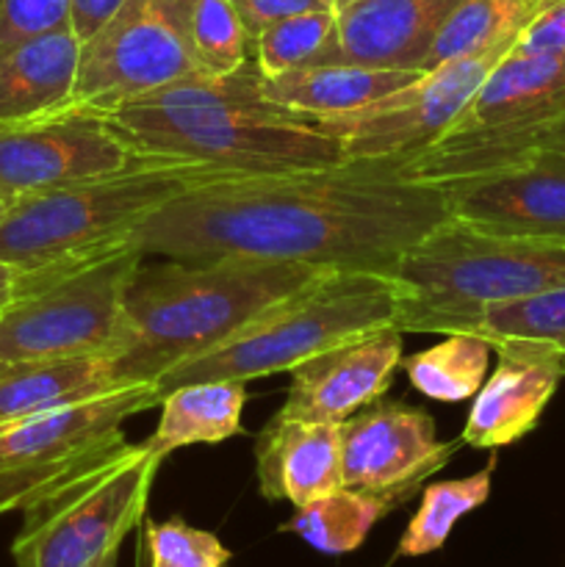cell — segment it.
Here are the masks:
<instances>
[{"mask_svg": "<svg viewBox=\"0 0 565 567\" xmlns=\"http://www.w3.org/2000/svg\"><path fill=\"white\" fill-rule=\"evenodd\" d=\"M443 221L441 188L399 175L397 158H366L205 183L142 221L131 244L144 258L242 255L393 280L404 255Z\"/></svg>", "mask_w": 565, "mask_h": 567, "instance_id": "6da1fadb", "label": "cell"}, {"mask_svg": "<svg viewBox=\"0 0 565 567\" xmlns=\"http://www.w3.org/2000/svg\"><path fill=\"white\" fill-rule=\"evenodd\" d=\"M111 116L147 153L208 166L222 177L343 164L330 131L264 97L253 59L230 75L194 72Z\"/></svg>", "mask_w": 565, "mask_h": 567, "instance_id": "7a4b0ae2", "label": "cell"}, {"mask_svg": "<svg viewBox=\"0 0 565 567\" xmlns=\"http://www.w3.org/2000/svg\"><path fill=\"white\" fill-rule=\"evenodd\" d=\"M321 275L282 260L147 258L125 293L111 363L122 385H155L166 371L199 358L253 321L260 310Z\"/></svg>", "mask_w": 565, "mask_h": 567, "instance_id": "3957f363", "label": "cell"}, {"mask_svg": "<svg viewBox=\"0 0 565 567\" xmlns=\"http://www.w3.org/2000/svg\"><path fill=\"white\" fill-rule=\"evenodd\" d=\"M399 332H474L485 310L565 288V244L491 236L458 221L421 238L397 275Z\"/></svg>", "mask_w": 565, "mask_h": 567, "instance_id": "277c9868", "label": "cell"}, {"mask_svg": "<svg viewBox=\"0 0 565 567\" xmlns=\"http://www.w3.org/2000/svg\"><path fill=\"white\" fill-rule=\"evenodd\" d=\"M397 288L391 277L369 271H321L305 286L260 310L227 341L166 371L155 391L164 399L188 382H249L282 374L360 332L393 327Z\"/></svg>", "mask_w": 565, "mask_h": 567, "instance_id": "5b68a950", "label": "cell"}, {"mask_svg": "<svg viewBox=\"0 0 565 567\" xmlns=\"http://www.w3.org/2000/svg\"><path fill=\"white\" fill-rule=\"evenodd\" d=\"M214 181L208 166L172 161L31 194L0 214V260L28 271L125 247L166 203Z\"/></svg>", "mask_w": 565, "mask_h": 567, "instance_id": "8992f818", "label": "cell"}, {"mask_svg": "<svg viewBox=\"0 0 565 567\" xmlns=\"http://www.w3.org/2000/svg\"><path fill=\"white\" fill-rule=\"evenodd\" d=\"M144 255L133 244L17 275L0 313V363L111 354Z\"/></svg>", "mask_w": 565, "mask_h": 567, "instance_id": "52a82bcc", "label": "cell"}, {"mask_svg": "<svg viewBox=\"0 0 565 567\" xmlns=\"http://www.w3.org/2000/svg\"><path fill=\"white\" fill-rule=\"evenodd\" d=\"M161 454L147 443H122L50 487L22 509L11 543L17 567H89L120 551L144 518Z\"/></svg>", "mask_w": 565, "mask_h": 567, "instance_id": "ba28073f", "label": "cell"}, {"mask_svg": "<svg viewBox=\"0 0 565 567\" xmlns=\"http://www.w3.org/2000/svg\"><path fill=\"white\" fill-rule=\"evenodd\" d=\"M194 0H125L81 44L72 105L116 114L155 89L203 72L192 39Z\"/></svg>", "mask_w": 565, "mask_h": 567, "instance_id": "9c48e42d", "label": "cell"}, {"mask_svg": "<svg viewBox=\"0 0 565 567\" xmlns=\"http://www.w3.org/2000/svg\"><path fill=\"white\" fill-rule=\"evenodd\" d=\"M155 404V385H131L0 424V515L22 513L83 465L122 446V424Z\"/></svg>", "mask_w": 565, "mask_h": 567, "instance_id": "30bf717a", "label": "cell"}, {"mask_svg": "<svg viewBox=\"0 0 565 567\" xmlns=\"http://www.w3.org/2000/svg\"><path fill=\"white\" fill-rule=\"evenodd\" d=\"M172 161L177 158L138 147L114 116L66 105L33 120L0 122V203L9 208L31 194Z\"/></svg>", "mask_w": 565, "mask_h": 567, "instance_id": "8fae6325", "label": "cell"}, {"mask_svg": "<svg viewBox=\"0 0 565 567\" xmlns=\"http://www.w3.org/2000/svg\"><path fill=\"white\" fill-rule=\"evenodd\" d=\"M510 48L443 61L388 97L338 116H316L341 144L343 161L408 158L454 125L487 72ZM310 120V116H308Z\"/></svg>", "mask_w": 565, "mask_h": 567, "instance_id": "7c38bea8", "label": "cell"}, {"mask_svg": "<svg viewBox=\"0 0 565 567\" xmlns=\"http://www.w3.org/2000/svg\"><path fill=\"white\" fill-rule=\"evenodd\" d=\"M460 446H465L463 437L438 441L427 410L377 399L341 424L343 485L408 502Z\"/></svg>", "mask_w": 565, "mask_h": 567, "instance_id": "4fadbf2b", "label": "cell"}, {"mask_svg": "<svg viewBox=\"0 0 565 567\" xmlns=\"http://www.w3.org/2000/svg\"><path fill=\"white\" fill-rule=\"evenodd\" d=\"M449 219L491 236L565 244V150H548L530 161L438 183Z\"/></svg>", "mask_w": 565, "mask_h": 567, "instance_id": "5bb4252c", "label": "cell"}, {"mask_svg": "<svg viewBox=\"0 0 565 567\" xmlns=\"http://www.w3.org/2000/svg\"><path fill=\"white\" fill-rule=\"evenodd\" d=\"M399 363L402 332L397 327H380L332 343L288 371L291 385L277 415L343 424L349 415L382 399Z\"/></svg>", "mask_w": 565, "mask_h": 567, "instance_id": "9a60e30c", "label": "cell"}, {"mask_svg": "<svg viewBox=\"0 0 565 567\" xmlns=\"http://www.w3.org/2000/svg\"><path fill=\"white\" fill-rule=\"evenodd\" d=\"M460 0H355L336 11L347 61L386 70H424L438 33Z\"/></svg>", "mask_w": 565, "mask_h": 567, "instance_id": "2e32d148", "label": "cell"}, {"mask_svg": "<svg viewBox=\"0 0 565 567\" xmlns=\"http://www.w3.org/2000/svg\"><path fill=\"white\" fill-rule=\"evenodd\" d=\"M258 487L269 502L305 507L343 487L341 424L275 419L255 443Z\"/></svg>", "mask_w": 565, "mask_h": 567, "instance_id": "e0dca14e", "label": "cell"}, {"mask_svg": "<svg viewBox=\"0 0 565 567\" xmlns=\"http://www.w3.org/2000/svg\"><path fill=\"white\" fill-rule=\"evenodd\" d=\"M548 150H565V116L554 122H535V125L446 131L419 153L397 158V169L408 181L438 186V183L491 175Z\"/></svg>", "mask_w": 565, "mask_h": 567, "instance_id": "ac0fdd59", "label": "cell"}, {"mask_svg": "<svg viewBox=\"0 0 565 567\" xmlns=\"http://www.w3.org/2000/svg\"><path fill=\"white\" fill-rule=\"evenodd\" d=\"M565 116V55L510 48L449 131L535 125Z\"/></svg>", "mask_w": 565, "mask_h": 567, "instance_id": "d6986e66", "label": "cell"}, {"mask_svg": "<svg viewBox=\"0 0 565 567\" xmlns=\"http://www.w3.org/2000/svg\"><path fill=\"white\" fill-rule=\"evenodd\" d=\"M563 377V371L548 360L499 354L496 369L482 382L471 404L469 421L460 435L465 446L502 449L530 435Z\"/></svg>", "mask_w": 565, "mask_h": 567, "instance_id": "ffe728a7", "label": "cell"}, {"mask_svg": "<svg viewBox=\"0 0 565 567\" xmlns=\"http://www.w3.org/2000/svg\"><path fill=\"white\" fill-rule=\"evenodd\" d=\"M81 42L70 28L25 39L0 53V122L33 120L72 105Z\"/></svg>", "mask_w": 565, "mask_h": 567, "instance_id": "44dd1931", "label": "cell"}, {"mask_svg": "<svg viewBox=\"0 0 565 567\" xmlns=\"http://www.w3.org/2000/svg\"><path fill=\"white\" fill-rule=\"evenodd\" d=\"M421 75H424L421 70H386V66L341 61V64L308 66L271 78L260 75V92L271 103L316 120V116H338L366 109L397 89L419 81Z\"/></svg>", "mask_w": 565, "mask_h": 567, "instance_id": "7402d4cb", "label": "cell"}, {"mask_svg": "<svg viewBox=\"0 0 565 567\" xmlns=\"http://www.w3.org/2000/svg\"><path fill=\"white\" fill-rule=\"evenodd\" d=\"M109 354L0 363V424L120 391Z\"/></svg>", "mask_w": 565, "mask_h": 567, "instance_id": "603a6c76", "label": "cell"}, {"mask_svg": "<svg viewBox=\"0 0 565 567\" xmlns=\"http://www.w3.org/2000/svg\"><path fill=\"white\" fill-rule=\"evenodd\" d=\"M247 404V382L216 380L188 382L172 388L161 399L158 430L147 441L153 452H170L197 443H225L242 432V413Z\"/></svg>", "mask_w": 565, "mask_h": 567, "instance_id": "cb8c5ba5", "label": "cell"}, {"mask_svg": "<svg viewBox=\"0 0 565 567\" xmlns=\"http://www.w3.org/2000/svg\"><path fill=\"white\" fill-rule=\"evenodd\" d=\"M399 504V498L386 493H366L343 485L305 507H297L280 532H291L319 554L341 557L363 546L369 532Z\"/></svg>", "mask_w": 565, "mask_h": 567, "instance_id": "d4e9b609", "label": "cell"}, {"mask_svg": "<svg viewBox=\"0 0 565 567\" xmlns=\"http://www.w3.org/2000/svg\"><path fill=\"white\" fill-rule=\"evenodd\" d=\"M496 354L548 360L565 374V288L496 305L474 327Z\"/></svg>", "mask_w": 565, "mask_h": 567, "instance_id": "484cf974", "label": "cell"}, {"mask_svg": "<svg viewBox=\"0 0 565 567\" xmlns=\"http://www.w3.org/2000/svg\"><path fill=\"white\" fill-rule=\"evenodd\" d=\"M557 0H460L438 33L424 70L487 50L513 48L532 20Z\"/></svg>", "mask_w": 565, "mask_h": 567, "instance_id": "4316f807", "label": "cell"}, {"mask_svg": "<svg viewBox=\"0 0 565 567\" xmlns=\"http://www.w3.org/2000/svg\"><path fill=\"white\" fill-rule=\"evenodd\" d=\"M253 61L266 78L347 61L338 39L336 9H314L277 20L253 39Z\"/></svg>", "mask_w": 565, "mask_h": 567, "instance_id": "83f0119b", "label": "cell"}, {"mask_svg": "<svg viewBox=\"0 0 565 567\" xmlns=\"http://www.w3.org/2000/svg\"><path fill=\"white\" fill-rule=\"evenodd\" d=\"M491 352V343L476 332H452L435 347L402 358L399 369L427 399L454 404L476 396L485 382Z\"/></svg>", "mask_w": 565, "mask_h": 567, "instance_id": "f1b7e54d", "label": "cell"}, {"mask_svg": "<svg viewBox=\"0 0 565 567\" xmlns=\"http://www.w3.org/2000/svg\"><path fill=\"white\" fill-rule=\"evenodd\" d=\"M496 460L487 463V468L463 480L432 482L421 496V507L410 518L402 540H399L397 557H427L432 551H441L452 535L454 524L471 509L482 507L491 496V480Z\"/></svg>", "mask_w": 565, "mask_h": 567, "instance_id": "f546056e", "label": "cell"}, {"mask_svg": "<svg viewBox=\"0 0 565 567\" xmlns=\"http://www.w3.org/2000/svg\"><path fill=\"white\" fill-rule=\"evenodd\" d=\"M192 39L208 75H230L253 59V39L230 0H194Z\"/></svg>", "mask_w": 565, "mask_h": 567, "instance_id": "4dcf8cb0", "label": "cell"}, {"mask_svg": "<svg viewBox=\"0 0 565 567\" xmlns=\"http://www.w3.org/2000/svg\"><path fill=\"white\" fill-rule=\"evenodd\" d=\"M150 567H225L230 551L214 532L194 529L186 520H147L144 524Z\"/></svg>", "mask_w": 565, "mask_h": 567, "instance_id": "1f68e13d", "label": "cell"}, {"mask_svg": "<svg viewBox=\"0 0 565 567\" xmlns=\"http://www.w3.org/2000/svg\"><path fill=\"white\" fill-rule=\"evenodd\" d=\"M59 28H70V0H0V53Z\"/></svg>", "mask_w": 565, "mask_h": 567, "instance_id": "d6a6232c", "label": "cell"}, {"mask_svg": "<svg viewBox=\"0 0 565 567\" xmlns=\"http://www.w3.org/2000/svg\"><path fill=\"white\" fill-rule=\"evenodd\" d=\"M530 53H559L565 55V0H557L548 9H543L535 20L526 25L518 42L513 44Z\"/></svg>", "mask_w": 565, "mask_h": 567, "instance_id": "836d02e7", "label": "cell"}, {"mask_svg": "<svg viewBox=\"0 0 565 567\" xmlns=\"http://www.w3.org/2000/svg\"><path fill=\"white\" fill-rule=\"evenodd\" d=\"M122 6L125 0H70V31L81 44L89 42Z\"/></svg>", "mask_w": 565, "mask_h": 567, "instance_id": "e575fe53", "label": "cell"}, {"mask_svg": "<svg viewBox=\"0 0 565 567\" xmlns=\"http://www.w3.org/2000/svg\"><path fill=\"white\" fill-rule=\"evenodd\" d=\"M17 275H20V269H14V266H9L0 260V313H3V308L9 305V299H11V293H14Z\"/></svg>", "mask_w": 565, "mask_h": 567, "instance_id": "d590c367", "label": "cell"}, {"mask_svg": "<svg viewBox=\"0 0 565 567\" xmlns=\"http://www.w3.org/2000/svg\"><path fill=\"white\" fill-rule=\"evenodd\" d=\"M116 557H120V551H114V554H105V557H100L97 563H94V565H89V567H116Z\"/></svg>", "mask_w": 565, "mask_h": 567, "instance_id": "8d00e7d4", "label": "cell"}, {"mask_svg": "<svg viewBox=\"0 0 565 567\" xmlns=\"http://www.w3.org/2000/svg\"><path fill=\"white\" fill-rule=\"evenodd\" d=\"M349 3H355V0H332V9H343V6H349Z\"/></svg>", "mask_w": 565, "mask_h": 567, "instance_id": "74e56055", "label": "cell"}, {"mask_svg": "<svg viewBox=\"0 0 565 567\" xmlns=\"http://www.w3.org/2000/svg\"><path fill=\"white\" fill-rule=\"evenodd\" d=\"M325 3H327V6H332V0H325Z\"/></svg>", "mask_w": 565, "mask_h": 567, "instance_id": "f35d334b", "label": "cell"}, {"mask_svg": "<svg viewBox=\"0 0 565 567\" xmlns=\"http://www.w3.org/2000/svg\"><path fill=\"white\" fill-rule=\"evenodd\" d=\"M0 214H3V203H0Z\"/></svg>", "mask_w": 565, "mask_h": 567, "instance_id": "ab89813d", "label": "cell"}]
</instances>
